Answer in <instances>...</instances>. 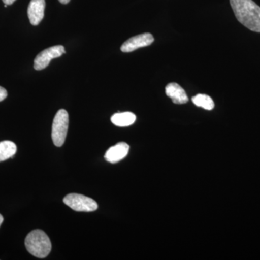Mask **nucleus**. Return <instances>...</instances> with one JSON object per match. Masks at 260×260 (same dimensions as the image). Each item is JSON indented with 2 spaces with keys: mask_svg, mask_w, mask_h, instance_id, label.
Returning a JSON list of instances; mask_svg holds the SVG:
<instances>
[{
  "mask_svg": "<svg viewBox=\"0 0 260 260\" xmlns=\"http://www.w3.org/2000/svg\"><path fill=\"white\" fill-rule=\"evenodd\" d=\"M238 21L251 31L260 32V7L252 0H230Z\"/></svg>",
  "mask_w": 260,
  "mask_h": 260,
  "instance_id": "f257e3e1",
  "label": "nucleus"
},
{
  "mask_svg": "<svg viewBox=\"0 0 260 260\" xmlns=\"http://www.w3.org/2000/svg\"><path fill=\"white\" fill-rule=\"evenodd\" d=\"M25 245L28 252L38 258L47 257L51 250L50 239L45 232L39 229L29 233Z\"/></svg>",
  "mask_w": 260,
  "mask_h": 260,
  "instance_id": "f03ea898",
  "label": "nucleus"
},
{
  "mask_svg": "<svg viewBox=\"0 0 260 260\" xmlns=\"http://www.w3.org/2000/svg\"><path fill=\"white\" fill-rule=\"evenodd\" d=\"M69 126V115L64 109H60L56 113L53 121L52 138L54 144L57 147L64 145Z\"/></svg>",
  "mask_w": 260,
  "mask_h": 260,
  "instance_id": "7ed1b4c3",
  "label": "nucleus"
},
{
  "mask_svg": "<svg viewBox=\"0 0 260 260\" xmlns=\"http://www.w3.org/2000/svg\"><path fill=\"white\" fill-rule=\"evenodd\" d=\"M64 204L68 205L75 211L93 212L98 209L96 202L83 194L72 193L67 195L63 200Z\"/></svg>",
  "mask_w": 260,
  "mask_h": 260,
  "instance_id": "20e7f679",
  "label": "nucleus"
},
{
  "mask_svg": "<svg viewBox=\"0 0 260 260\" xmlns=\"http://www.w3.org/2000/svg\"><path fill=\"white\" fill-rule=\"evenodd\" d=\"M64 53V47L63 46L58 45L48 48L39 53L34 59V69L37 70L45 69L52 59L60 57Z\"/></svg>",
  "mask_w": 260,
  "mask_h": 260,
  "instance_id": "39448f33",
  "label": "nucleus"
},
{
  "mask_svg": "<svg viewBox=\"0 0 260 260\" xmlns=\"http://www.w3.org/2000/svg\"><path fill=\"white\" fill-rule=\"evenodd\" d=\"M153 42L154 38L152 34L149 32L140 34L130 38L129 40L126 41L121 46V51L123 52H131L139 48L148 47L153 44Z\"/></svg>",
  "mask_w": 260,
  "mask_h": 260,
  "instance_id": "423d86ee",
  "label": "nucleus"
},
{
  "mask_svg": "<svg viewBox=\"0 0 260 260\" xmlns=\"http://www.w3.org/2000/svg\"><path fill=\"white\" fill-rule=\"evenodd\" d=\"M45 0H31L28 8V16L32 25H38L44 17Z\"/></svg>",
  "mask_w": 260,
  "mask_h": 260,
  "instance_id": "0eeeda50",
  "label": "nucleus"
},
{
  "mask_svg": "<svg viewBox=\"0 0 260 260\" xmlns=\"http://www.w3.org/2000/svg\"><path fill=\"white\" fill-rule=\"evenodd\" d=\"M129 146L124 142L111 147L105 154V159L111 164H116L125 158L129 153Z\"/></svg>",
  "mask_w": 260,
  "mask_h": 260,
  "instance_id": "6e6552de",
  "label": "nucleus"
},
{
  "mask_svg": "<svg viewBox=\"0 0 260 260\" xmlns=\"http://www.w3.org/2000/svg\"><path fill=\"white\" fill-rule=\"evenodd\" d=\"M166 94L170 98L172 102L176 104H184L188 102L189 98L184 90L179 84L171 83L166 87Z\"/></svg>",
  "mask_w": 260,
  "mask_h": 260,
  "instance_id": "1a4fd4ad",
  "label": "nucleus"
},
{
  "mask_svg": "<svg viewBox=\"0 0 260 260\" xmlns=\"http://www.w3.org/2000/svg\"><path fill=\"white\" fill-rule=\"evenodd\" d=\"M136 116L132 112L116 113L111 118V121L114 125L128 126L134 124Z\"/></svg>",
  "mask_w": 260,
  "mask_h": 260,
  "instance_id": "9d476101",
  "label": "nucleus"
},
{
  "mask_svg": "<svg viewBox=\"0 0 260 260\" xmlns=\"http://www.w3.org/2000/svg\"><path fill=\"white\" fill-rule=\"evenodd\" d=\"M16 152L17 146L13 142L10 140L0 142V162L12 158Z\"/></svg>",
  "mask_w": 260,
  "mask_h": 260,
  "instance_id": "9b49d317",
  "label": "nucleus"
},
{
  "mask_svg": "<svg viewBox=\"0 0 260 260\" xmlns=\"http://www.w3.org/2000/svg\"><path fill=\"white\" fill-rule=\"evenodd\" d=\"M191 100L197 107L203 108L205 110L210 111L215 107V104L212 98L205 94H198L193 97Z\"/></svg>",
  "mask_w": 260,
  "mask_h": 260,
  "instance_id": "f8f14e48",
  "label": "nucleus"
},
{
  "mask_svg": "<svg viewBox=\"0 0 260 260\" xmlns=\"http://www.w3.org/2000/svg\"><path fill=\"white\" fill-rule=\"evenodd\" d=\"M8 96V92L5 88L0 86V102H3Z\"/></svg>",
  "mask_w": 260,
  "mask_h": 260,
  "instance_id": "ddd939ff",
  "label": "nucleus"
},
{
  "mask_svg": "<svg viewBox=\"0 0 260 260\" xmlns=\"http://www.w3.org/2000/svg\"><path fill=\"white\" fill-rule=\"evenodd\" d=\"M15 1H16V0H3V2L5 3V5H13Z\"/></svg>",
  "mask_w": 260,
  "mask_h": 260,
  "instance_id": "4468645a",
  "label": "nucleus"
},
{
  "mask_svg": "<svg viewBox=\"0 0 260 260\" xmlns=\"http://www.w3.org/2000/svg\"><path fill=\"white\" fill-rule=\"evenodd\" d=\"M59 1L60 2L61 4L66 5L70 3V0H59Z\"/></svg>",
  "mask_w": 260,
  "mask_h": 260,
  "instance_id": "2eb2a0df",
  "label": "nucleus"
},
{
  "mask_svg": "<svg viewBox=\"0 0 260 260\" xmlns=\"http://www.w3.org/2000/svg\"><path fill=\"white\" fill-rule=\"evenodd\" d=\"M3 220H4V218H3V215L0 214V226H1L2 223H3Z\"/></svg>",
  "mask_w": 260,
  "mask_h": 260,
  "instance_id": "dca6fc26",
  "label": "nucleus"
}]
</instances>
